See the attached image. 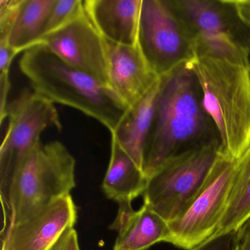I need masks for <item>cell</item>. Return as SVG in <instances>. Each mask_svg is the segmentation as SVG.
<instances>
[{
    "mask_svg": "<svg viewBox=\"0 0 250 250\" xmlns=\"http://www.w3.org/2000/svg\"><path fill=\"white\" fill-rule=\"evenodd\" d=\"M236 161L221 156L191 204L168 222V243L190 250L216 233L226 208Z\"/></svg>",
    "mask_w": 250,
    "mask_h": 250,
    "instance_id": "cell-8",
    "label": "cell"
},
{
    "mask_svg": "<svg viewBox=\"0 0 250 250\" xmlns=\"http://www.w3.org/2000/svg\"><path fill=\"white\" fill-rule=\"evenodd\" d=\"M160 82L161 78L140 102L128 109L115 131L111 133V139L115 140L143 170L145 147L153 122Z\"/></svg>",
    "mask_w": 250,
    "mask_h": 250,
    "instance_id": "cell-15",
    "label": "cell"
},
{
    "mask_svg": "<svg viewBox=\"0 0 250 250\" xmlns=\"http://www.w3.org/2000/svg\"><path fill=\"white\" fill-rule=\"evenodd\" d=\"M232 250H250V218L235 230Z\"/></svg>",
    "mask_w": 250,
    "mask_h": 250,
    "instance_id": "cell-22",
    "label": "cell"
},
{
    "mask_svg": "<svg viewBox=\"0 0 250 250\" xmlns=\"http://www.w3.org/2000/svg\"><path fill=\"white\" fill-rule=\"evenodd\" d=\"M186 65L195 76L201 104L219 134V153L239 159L250 147V62L196 49Z\"/></svg>",
    "mask_w": 250,
    "mask_h": 250,
    "instance_id": "cell-1",
    "label": "cell"
},
{
    "mask_svg": "<svg viewBox=\"0 0 250 250\" xmlns=\"http://www.w3.org/2000/svg\"><path fill=\"white\" fill-rule=\"evenodd\" d=\"M20 52L10 46L6 42H0V104L6 106L11 90L10 68L14 58Z\"/></svg>",
    "mask_w": 250,
    "mask_h": 250,
    "instance_id": "cell-20",
    "label": "cell"
},
{
    "mask_svg": "<svg viewBox=\"0 0 250 250\" xmlns=\"http://www.w3.org/2000/svg\"><path fill=\"white\" fill-rule=\"evenodd\" d=\"M55 0H17L11 17L8 42L21 53L37 46Z\"/></svg>",
    "mask_w": 250,
    "mask_h": 250,
    "instance_id": "cell-17",
    "label": "cell"
},
{
    "mask_svg": "<svg viewBox=\"0 0 250 250\" xmlns=\"http://www.w3.org/2000/svg\"><path fill=\"white\" fill-rule=\"evenodd\" d=\"M147 178L132 158L111 139V153L102 189L108 198L118 204L131 203L143 195Z\"/></svg>",
    "mask_w": 250,
    "mask_h": 250,
    "instance_id": "cell-16",
    "label": "cell"
},
{
    "mask_svg": "<svg viewBox=\"0 0 250 250\" xmlns=\"http://www.w3.org/2000/svg\"><path fill=\"white\" fill-rule=\"evenodd\" d=\"M109 228L118 232L113 250H146L157 243L168 242L170 236L169 223L146 204L138 210L131 203L119 204Z\"/></svg>",
    "mask_w": 250,
    "mask_h": 250,
    "instance_id": "cell-13",
    "label": "cell"
},
{
    "mask_svg": "<svg viewBox=\"0 0 250 250\" xmlns=\"http://www.w3.org/2000/svg\"><path fill=\"white\" fill-rule=\"evenodd\" d=\"M71 194L64 196L36 216L9 227L2 234L1 250H50L77 222Z\"/></svg>",
    "mask_w": 250,
    "mask_h": 250,
    "instance_id": "cell-10",
    "label": "cell"
},
{
    "mask_svg": "<svg viewBox=\"0 0 250 250\" xmlns=\"http://www.w3.org/2000/svg\"><path fill=\"white\" fill-rule=\"evenodd\" d=\"M68 250H80V245H79L78 235H77V231L74 229L73 230L72 235H71V240H70Z\"/></svg>",
    "mask_w": 250,
    "mask_h": 250,
    "instance_id": "cell-25",
    "label": "cell"
},
{
    "mask_svg": "<svg viewBox=\"0 0 250 250\" xmlns=\"http://www.w3.org/2000/svg\"><path fill=\"white\" fill-rule=\"evenodd\" d=\"M184 12L196 31L200 52L219 58L250 62L249 52L232 37L216 2L208 0H183L174 2Z\"/></svg>",
    "mask_w": 250,
    "mask_h": 250,
    "instance_id": "cell-11",
    "label": "cell"
},
{
    "mask_svg": "<svg viewBox=\"0 0 250 250\" xmlns=\"http://www.w3.org/2000/svg\"><path fill=\"white\" fill-rule=\"evenodd\" d=\"M137 45L159 77L185 64L197 49L182 26L173 2L142 0Z\"/></svg>",
    "mask_w": 250,
    "mask_h": 250,
    "instance_id": "cell-6",
    "label": "cell"
},
{
    "mask_svg": "<svg viewBox=\"0 0 250 250\" xmlns=\"http://www.w3.org/2000/svg\"><path fill=\"white\" fill-rule=\"evenodd\" d=\"M226 2L229 5H232L239 20L250 28V0Z\"/></svg>",
    "mask_w": 250,
    "mask_h": 250,
    "instance_id": "cell-23",
    "label": "cell"
},
{
    "mask_svg": "<svg viewBox=\"0 0 250 250\" xmlns=\"http://www.w3.org/2000/svg\"><path fill=\"white\" fill-rule=\"evenodd\" d=\"M235 235V231L213 235L190 250H232Z\"/></svg>",
    "mask_w": 250,
    "mask_h": 250,
    "instance_id": "cell-21",
    "label": "cell"
},
{
    "mask_svg": "<svg viewBox=\"0 0 250 250\" xmlns=\"http://www.w3.org/2000/svg\"><path fill=\"white\" fill-rule=\"evenodd\" d=\"M74 228L68 229L62 236L61 237L58 242L52 247L50 250H68L70 240Z\"/></svg>",
    "mask_w": 250,
    "mask_h": 250,
    "instance_id": "cell-24",
    "label": "cell"
},
{
    "mask_svg": "<svg viewBox=\"0 0 250 250\" xmlns=\"http://www.w3.org/2000/svg\"><path fill=\"white\" fill-rule=\"evenodd\" d=\"M84 13V2L82 0H55L46 19L42 38L65 27Z\"/></svg>",
    "mask_w": 250,
    "mask_h": 250,
    "instance_id": "cell-19",
    "label": "cell"
},
{
    "mask_svg": "<svg viewBox=\"0 0 250 250\" xmlns=\"http://www.w3.org/2000/svg\"><path fill=\"white\" fill-rule=\"evenodd\" d=\"M83 2L86 14L104 39L116 44H137L142 0Z\"/></svg>",
    "mask_w": 250,
    "mask_h": 250,
    "instance_id": "cell-14",
    "label": "cell"
},
{
    "mask_svg": "<svg viewBox=\"0 0 250 250\" xmlns=\"http://www.w3.org/2000/svg\"><path fill=\"white\" fill-rule=\"evenodd\" d=\"M219 141H207L167 162L147 178L144 204L167 222L178 217L200 191L219 156Z\"/></svg>",
    "mask_w": 250,
    "mask_h": 250,
    "instance_id": "cell-5",
    "label": "cell"
},
{
    "mask_svg": "<svg viewBox=\"0 0 250 250\" xmlns=\"http://www.w3.org/2000/svg\"><path fill=\"white\" fill-rule=\"evenodd\" d=\"M38 45L45 46L62 61L109 86L106 40L86 13L42 38Z\"/></svg>",
    "mask_w": 250,
    "mask_h": 250,
    "instance_id": "cell-9",
    "label": "cell"
},
{
    "mask_svg": "<svg viewBox=\"0 0 250 250\" xmlns=\"http://www.w3.org/2000/svg\"><path fill=\"white\" fill-rule=\"evenodd\" d=\"M6 118L8 130L0 147L1 191L19 165L42 143V133L49 127L62 129L54 104L28 89L8 103Z\"/></svg>",
    "mask_w": 250,
    "mask_h": 250,
    "instance_id": "cell-7",
    "label": "cell"
},
{
    "mask_svg": "<svg viewBox=\"0 0 250 250\" xmlns=\"http://www.w3.org/2000/svg\"><path fill=\"white\" fill-rule=\"evenodd\" d=\"M75 168V159L61 142L39 144L1 191L5 216L2 229L5 232L71 194L76 187Z\"/></svg>",
    "mask_w": 250,
    "mask_h": 250,
    "instance_id": "cell-4",
    "label": "cell"
},
{
    "mask_svg": "<svg viewBox=\"0 0 250 250\" xmlns=\"http://www.w3.org/2000/svg\"><path fill=\"white\" fill-rule=\"evenodd\" d=\"M20 68L33 91L53 104L74 108L97 120L110 134L129 109L110 86L42 45L23 52Z\"/></svg>",
    "mask_w": 250,
    "mask_h": 250,
    "instance_id": "cell-3",
    "label": "cell"
},
{
    "mask_svg": "<svg viewBox=\"0 0 250 250\" xmlns=\"http://www.w3.org/2000/svg\"><path fill=\"white\" fill-rule=\"evenodd\" d=\"M250 218V147L236 161L222 220L214 235L235 232Z\"/></svg>",
    "mask_w": 250,
    "mask_h": 250,
    "instance_id": "cell-18",
    "label": "cell"
},
{
    "mask_svg": "<svg viewBox=\"0 0 250 250\" xmlns=\"http://www.w3.org/2000/svg\"><path fill=\"white\" fill-rule=\"evenodd\" d=\"M197 89L195 76L186 63L161 77L145 147L143 170L147 178L168 161L206 143L200 137L207 115Z\"/></svg>",
    "mask_w": 250,
    "mask_h": 250,
    "instance_id": "cell-2",
    "label": "cell"
},
{
    "mask_svg": "<svg viewBox=\"0 0 250 250\" xmlns=\"http://www.w3.org/2000/svg\"><path fill=\"white\" fill-rule=\"evenodd\" d=\"M106 45L109 86L131 107L154 87L161 77L152 69L138 45L125 46L106 40Z\"/></svg>",
    "mask_w": 250,
    "mask_h": 250,
    "instance_id": "cell-12",
    "label": "cell"
}]
</instances>
